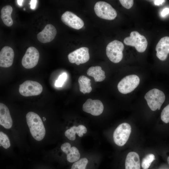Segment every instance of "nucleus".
Returning <instances> with one entry per match:
<instances>
[{"label":"nucleus","instance_id":"nucleus-1","mask_svg":"<svg viewBox=\"0 0 169 169\" xmlns=\"http://www.w3.org/2000/svg\"><path fill=\"white\" fill-rule=\"evenodd\" d=\"M26 119L32 137L37 141L42 140L45 135L46 131L40 117L34 112H29L26 114Z\"/></svg>","mask_w":169,"mask_h":169},{"label":"nucleus","instance_id":"nucleus-2","mask_svg":"<svg viewBox=\"0 0 169 169\" xmlns=\"http://www.w3.org/2000/svg\"><path fill=\"white\" fill-rule=\"evenodd\" d=\"M144 98L148 105L152 111L159 110L164 102L165 96L161 91L156 89H151L145 95Z\"/></svg>","mask_w":169,"mask_h":169},{"label":"nucleus","instance_id":"nucleus-3","mask_svg":"<svg viewBox=\"0 0 169 169\" xmlns=\"http://www.w3.org/2000/svg\"><path fill=\"white\" fill-rule=\"evenodd\" d=\"M124 44L127 45L134 47L140 53L144 52L147 47L148 42L146 38L136 31L131 32L129 37L124 40Z\"/></svg>","mask_w":169,"mask_h":169},{"label":"nucleus","instance_id":"nucleus-4","mask_svg":"<svg viewBox=\"0 0 169 169\" xmlns=\"http://www.w3.org/2000/svg\"><path fill=\"white\" fill-rule=\"evenodd\" d=\"M124 45L120 41L114 40L110 42L106 47V54L112 62L117 63L120 62L123 57Z\"/></svg>","mask_w":169,"mask_h":169},{"label":"nucleus","instance_id":"nucleus-5","mask_svg":"<svg viewBox=\"0 0 169 169\" xmlns=\"http://www.w3.org/2000/svg\"><path fill=\"white\" fill-rule=\"evenodd\" d=\"M94 9L96 15L103 19L112 20L117 15L115 9L110 4L105 2H97L95 5Z\"/></svg>","mask_w":169,"mask_h":169},{"label":"nucleus","instance_id":"nucleus-6","mask_svg":"<svg viewBox=\"0 0 169 169\" xmlns=\"http://www.w3.org/2000/svg\"><path fill=\"white\" fill-rule=\"evenodd\" d=\"M131 131V127L128 123L124 122L119 125L113 133L115 143L119 146H124L128 141Z\"/></svg>","mask_w":169,"mask_h":169},{"label":"nucleus","instance_id":"nucleus-7","mask_svg":"<svg viewBox=\"0 0 169 169\" xmlns=\"http://www.w3.org/2000/svg\"><path fill=\"white\" fill-rule=\"evenodd\" d=\"M140 82L139 77L135 74L127 76L118 83L117 88L122 94H126L133 91L138 85Z\"/></svg>","mask_w":169,"mask_h":169},{"label":"nucleus","instance_id":"nucleus-8","mask_svg":"<svg viewBox=\"0 0 169 169\" xmlns=\"http://www.w3.org/2000/svg\"><path fill=\"white\" fill-rule=\"evenodd\" d=\"M43 90V87L39 83L31 80H26L19 85V91L24 96L37 95Z\"/></svg>","mask_w":169,"mask_h":169},{"label":"nucleus","instance_id":"nucleus-9","mask_svg":"<svg viewBox=\"0 0 169 169\" xmlns=\"http://www.w3.org/2000/svg\"><path fill=\"white\" fill-rule=\"evenodd\" d=\"M39 53L35 47L28 48L22 60L23 66L27 69L32 68L37 64L39 59Z\"/></svg>","mask_w":169,"mask_h":169},{"label":"nucleus","instance_id":"nucleus-10","mask_svg":"<svg viewBox=\"0 0 169 169\" xmlns=\"http://www.w3.org/2000/svg\"><path fill=\"white\" fill-rule=\"evenodd\" d=\"M69 62L77 65L87 62L90 59L89 49L82 47L69 53L68 56Z\"/></svg>","mask_w":169,"mask_h":169},{"label":"nucleus","instance_id":"nucleus-11","mask_svg":"<svg viewBox=\"0 0 169 169\" xmlns=\"http://www.w3.org/2000/svg\"><path fill=\"white\" fill-rule=\"evenodd\" d=\"M61 20L69 27L76 29H79L84 26L83 20L74 13L69 11H66L62 15Z\"/></svg>","mask_w":169,"mask_h":169},{"label":"nucleus","instance_id":"nucleus-12","mask_svg":"<svg viewBox=\"0 0 169 169\" xmlns=\"http://www.w3.org/2000/svg\"><path fill=\"white\" fill-rule=\"evenodd\" d=\"M82 109L84 112L93 115L98 116L103 112L104 105L100 100L89 99L83 105Z\"/></svg>","mask_w":169,"mask_h":169},{"label":"nucleus","instance_id":"nucleus-13","mask_svg":"<svg viewBox=\"0 0 169 169\" xmlns=\"http://www.w3.org/2000/svg\"><path fill=\"white\" fill-rule=\"evenodd\" d=\"M57 34L55 28L53 25L49 24L45 27L44 29L38 34V39L41 42L46 43L52 41Z\"/></svg>","mask_w":169,"mask_h":169},{"label":"nucleus","instance_id":"nucleus-14","mask_svg":"<svg viewBox=\"0 0 169 169\" xmlns=\"http://www.w3.org/2000/svg\"><path fill=\"white\" fill-rule=\"evenodd\" d=\"M14 58V52L13 49L8 46L4 47L0 52V66L8 68L13 64Z\"/></svg>","mask_w":169,"mask_h":169},{"label":"nucleus","instance_id":"nucleus-15","mask_svg":"<svg viewBox=\"0 0 169 169\" xmlns=\"http://www.w3.org/2000/svg\"><path fill=\"white\" fill-rule=\"evenodd\" d=\"M157 57L161 61L165 60L169 54V37L165 36L159 41L156 47Z\"/></svg>","mask_w":169,"mask_h":169},{"label":"nucleus","instance_id":"nucleus-16","mask_svg":"<svg viewBox=\"0 0 169 169\" xmlns=\"http://www.w3.org/2000/svg\"><path fill=\"white\" fill-rule=\"evenodd\" d=\"M62 151L66 155L67 161L69 162H74L79 160L80 154L77 148L75 146L71 147L69 142L62 144L61 146Z\"/></svg>","mask_w":169,"mask_h":169},{"label":"nucleus","instance_id":"nucleus-17","mask_svg":"<svg viewBox=\"0 0 169 169\" xmlns=\"http://www.w3.org/2000/svg\"><path fill=\"white\" fill-rule=\"evenodd\" d=\"M0 124L7 129L12 126L13 120L8 107L4 104L0 103Z\"/></svg>","mask_w":169,"mask_h":169},{"label":"nucleus","instance_id":"nucleus-18","mask_svg":"<svg viewBox=\"0 0 169 169\" xmlns=\"http://www.w3.org/2000/svg\"><path fill=\"white\" fill-rule=\"evenodd\" d=\"M125 169H140L139 156L136 152L132 151L127 155L125 162Z\"/></svg>","mask_w":169,"mask_h":169},{"label":"nucleus","instance_id":"nucleus-19","mask_svg":"<svg viewBox=\"0 0 169 169\" xmlns=\"http://www.w3.org/2000/svg\"><path fill=\"white\" fill-rule=\"evenodd\" d=\"M86 128L83 125H79L78 126H73L64 132L65 136L69 140L74 141L76 139V134L80 137H82L84 134L87 132Z\"/></svg>","mask_w":169,"mask_h":169},{"label":"nucleus","instance_id":"nucleus-20","mask_svg":"<svg viewBox=\"0 0 169 169\" xmlns=\"http://www.w3.org/2000/svg\"><path fill=\"white\" fill-rule=\"evenodd\" d=\"M87 73L89 76L93 77L96 82L102 81L105 78V72L100 66L90 67L88 69Z\"/></svg>","mask_w":169,"mask_h":169},{"label":"nucleus","instance_id":"nucleus-21","mask_svg":"<svg viewBox=\"0 0 169 169\" xmlns=\"http://www.w3.org/2000/svg\"><path fill=\"white\" fill-rule=\"evenodd\" d=\"M13 8L10 5H6L1 9V17L4 23L7 26H11L13 23L11 14Z\"/></svg>","mask_w":169,"mask_h":169},{"label":"nucleus","instance_id":"nucleus-22","mask_svg":"<svg viewBox=\"0 0 169 169\" xmlns=\"http://www.w3.org/2000/svg\"><path fill=\"white\" fill-rule=\"evenodd\" d=\"M78 81L81 92L85 94L89 93L92 91L90 79L89 78L85 76L81 75L79 77Z\"/></svg>","mask_w":169,"mask_h":169},{"label":"nucleus","instance_id":"nucleus-23","mask_svg":"<svg viewBox=\"0 0 169 169\" xmlns=\"http://www.w3.org/2000/svg\"><path fill=\"white\" fill-rule=\"evenodd\" d=\"M89 161L86 158H83L74 162L70 169H87Z\"/></svg>","mask_w":169,"mask_h":169},{"label":"nucleus","instance_id":"nucleus-24","mask_svg":"<svg viewBox=\"0 0 169 169\" xmlns=\"http://www.w3.org/2000/svg\"><path fill=\"white\" fill-rule=\"evenodd\" d=\"M155 159V156L152 154H149L146 155L142 161L141 166L142 168L148 169Z\"/></svg>","mask_w":169,"mask_h":169},{"label":"nucleus","instance_id":"nucleus-25","mask_svg":"<svg viewBox=\"0 0 169 169\" xmlns=\"http://www.w3.org/2000/svg\"><path fill=\"white\" fill-rule=\"evenodd\" d=\"M0 146L6 149L9 148L11 145L10 140L7 135L1 131L0 132Z\"/></svg>","mask_w":169,"mask_h":169},{"label":"nucleus","instance_id":"nucleus-26","mask_svg":"<svg viewBox=\"0 0 169 169\" xmlns=\"http://www.w3.org/2000/svg\"><path fill=\"white\" fill-rule=\"evenodd\" d=\"M162 120L166 123L169 122V104L162 110L161 115Z\"/></svg>","mask_w":169,"mask_h":169},{"label":"nucleus","instance_id":"nucleus-27","mask_svg":"<svg viewBox=\"0 0 169 169\" xmlns=\"http://www.w3.org/2000/svg\"><path fill=\"white\" fill-rule=\"evenodd\" d=\"M67 78V74L66 73H63L61 74L58 79L55 81V85L56 87H61Z\"/></svg>","mask_w":169,"mask_h":169},{"label":"nucleus","instance_id":"nucleus-28","mask_svg":"<svg viewBox=\"0 0 169 169\" xmlns=\"http://www.w3.org/2000/svg\"><path fill=\"white\" fill-rule=\"evenodd\" d=\"M119 1L124 7L127 9L131 8L134 3L133 0H120Z\"/></svg>","mask_w":169,"mask_h":169},{"label":"nucleus","instance_id":"nucleus-29","mask_svg":"<svg viewBox=\"0 0 169 169\" xmlns=\"http://www.w3.org/2000/svg\"><path fill=\"white\" fill-rule=\"evenodd\" d=\"M169 14V8H164L161 13V15L162 17H165Z\"/></svg>","mask_w":169,"mask_h":169},{"label":"nucleus","instance_id":"nucleus-30","mask_svg":"<svg viewBox=\"0 0 169 169\" xmlns=\"http://www.w3.org/2000/svg\"><path fill=\"white\" fill-rule=\"evenodd\" d=\"M37 1L36 0H32L30 2V8L32 9H34L36 7V4Z\"/></svg>","mask_w":169,"mask_h":169},{"label":"nucleus","instance_id":"nucleus-31","mask_svg":"<svg viewBox=\"0 0 169 169\" xmlns=\"http://www.w3.org/2000/svg\"><path fill=\"white\" fill-rule=\"evenodd\" d=\"M155 5L160 6L161 5L166 1L164 0H153Z\"/></svg>","mask_w":169,"mask_h":169},{"label":"nucleus","instance_id":"nucleus-32","mask_svg":"<svg viewBox=\"0 0 169 169\" xmlns=\"http://www.w3.org/2000/svg\"><path fill=\"white\" fill-rule=\"evenodd\" d=\"M18 4L20 6H21L22 5V3L23 1V0H17Z\"/></svg>","mask_w":169,"mask_h":169},{"label":"nucleus","instance_id":"nucleus-33","mask_svg":"<svg viewBox=\"0 0 169 169\" xmlns=\"http://www.w3.org/2000/svg\"><path fill=\"white\" fill-rule=\"evenodd\" d=\"M167 161L169 165V156L167 158Z\"/></svg>","mask_w":169,"mask_h":169},{"label":"nucleus","instance_id":"nucleus-34","mask_svg":"<svg viewBox=\"0 0 169 169\" xmlns=\"http://www.w3.org/2000/svg\"><path fill=\"white\" fill-rule=\"evenodd\" d=\"M43 119L44 121L46 120V118L44 117H43Z\"/></svg>","mask_w":169,"mask_h":169},{"label":"nucleus","instance_id":"nucleus-35","mask_svg":"<svg viewBox=\"0 0 169 169\" xmlns=\"http://www.w3.org/2000/svg\"><path fill=\"white\" fill-rule=\"evenodd\" d=\"M23 10H25V8H23Z\"/></svg>","mask_w":169,"mask_h":169}]
</instances>
